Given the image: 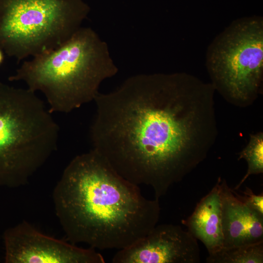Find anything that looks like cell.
Wrapping results in <instances>:
<instances>
[{"instance_id":"1","label":"cell","mask_w":263,"mask_h":263,"mask_svg":"<svg viewBox=\"0 0 263 263\" xmlns=\"http://www.w3.org/2000/svg\"><path fill=\"white\" fill-rule=\"evenodd\" d=\"M215 89L185 72L139 74L99 93L93 149L132 183L164 196L207 157L218 135Z\"/></svg>"},{"instance_id":"2","label":"cell","mask_w":263,"mask_h":263,"mask_svg":"<svg viewBox=\"0 0 263 263\" xmlns=\"http://www.w3.org/2000/svg\"><path fill=\"white\" fill-rule=\"evenodd\" d=\"M53 199L68 240L95 249L129 246L157 224L161 211L159 199L145 197L93 149L67 165Z\"/></svg>"},{"instance_id":"3","label":"cell","mask_w":263,"mask_h":263,"mask_svg":"<svg viewBox=\"0 0 263 263\" xmlns=\"http://www.w3.org/2000/svg\"><path fill=\"white\" fill-rule=\"evenodd\" d=\"M117 71L107 44L80 27L59 47L25 61L9 80L40 91L51 113H68L94 100L101 83Z\"/></svg>"},{"instance_id":"4","label":"cell","mask_w":263,"mask_h":263,"mask_svg":"<svg viewBox=\"0 0 263 263\" xmlns=\"http://www.w3.org/2000/svg\"><path fill=\"white\" fill-rule=\"evenodd\" d=\"M59 132L35 92L0 82V186L27 184L56 150Z\"/></svg>"},{"instance_id":"5","label":"cell","mask_w":263,"mask_h":263,"mask_svg":"<svg viewBox=\"0 0 263 263\" xmlns=\"http://www.w3.org/2000/svg\"><path fill=\"white\" fill-rule=\"evenodd\" d=\"M89 11L83 0H0V48L18 61L53 50Z\"/></svg>"},{"instance_id":"6","label":"cell","mask_w":263,"mask_h":263,"mask_svg":"<svg viewBox=\"0 0 263 263\" xmlns=\"http://www.w3.org/2000/svg\"><path fill=\"white\" fill-rule=\"evenodd\" d=\"M206 61L215 91L235 106L252 104L263 82V19L233 21L209 45Z\"/></svg>"},{"instance_id":"7","label":"cell","mask_w":263,"mask_h":263,"mask_svg":"<svg viewBox=\"0 0 263 263\" xmlns=\"http://www.w3.org/2000/svg\"><path fill=\"white\" fill-rule=\"evenodd\" d=\"M6 263H104L103 256L92 247L43 234L24 221L3 233Z\"/></svg>"},{"instance_id":"8","label":"cell","mask_w":263,"mask_h":263,"mask_svg":"<svg viewBox=\"0 0 263 263\" xmlns=\"http://www.w3.org/2000/svg\"><path fill=\"white\" fill-rule=\"evenodd\" d=\"M197 240L178 225L157 224L146 236L118 250L113 263H199Z\"/></svg>"},{"instance_id":"9","label":"cell","mask_w":263,"mask_h":263,"mask_svg":"<svg viewBox=\"0 0 263 263\" xmlns=\"http://www.w3.org/2000/svg\"><path fill=\"white\" fill-rule=\"evenodd\" d=\"M222 226L223 247L263 242V215L247 206L221 179Z\"/></svg>"},{"instance_id":"10","label":"cell","mask_w":263,"mask_h":263,"mask_svg":"<svg viewBox=\"0 0 263 263\" xmlns=\"http://www.w3.org/2000/svg\"><path fill=\"white\" fill-rule=\"evenodd\" d=\"M219 177L211 190L197 204L191 215L182 223L205 246L208 254L223 247L222 203Z\"/></svg>"},{"instance_id":"11","label":"cell","mask_w":263,"mask_h":263,"mask_svg":"<svg viewBox=\"0 0 263 263\" xmlns=\"http://www.w3.org/2000/svg\"><path fill=\"white\" fill-rule=\"evenodd\" d=\"M207 263H263V242L246 245L223 247L208 254Z\"/></svg>"},{"instance_id":"12","label":"cell","mask_w":263,"mask_h":263,"mask_svg":"<svg viewBox=\"0 0 263 263\" xmlns=\"http://www.w3.org/2000/svg\"><path fill=\"white\" fill-rule=\"evenodd\" d=\"M241 159L246 161L247 170L243 178L235 187L234 190L238 189L249 176L263 172V132L250 134L248 144L239 153L238 160Z\"/></svg>"},{"instance_id":"13","label":"cell","mask_w":263,"mask_h":263,"mask_svg":"<svg viewBox=\"0 0 263 263\" xmlns=\"http://www.w3.org/2000/svg\"><path fill=\"white\" fill-rule=\"evenodd\" d=\"M243 195L236 194L247 206L251 208L263 215V195L255 194L249 188L246 187L245 190L242 192Z\"/></svg>"},{"instance_id":"14","label":"cell","mask_w":263,"mask_h":263,"mask_svg":"<svg viewBox=\"0 0 263 263\" xmlns=\"http://www.w3.org/2000/svg\"><path fill=\"white\" fill-rule=\"evenodd\" d=\"M2 51L3 50L0 48V65L2 63L4 59V55Z\"/></svg>"}]
</instances>
